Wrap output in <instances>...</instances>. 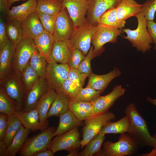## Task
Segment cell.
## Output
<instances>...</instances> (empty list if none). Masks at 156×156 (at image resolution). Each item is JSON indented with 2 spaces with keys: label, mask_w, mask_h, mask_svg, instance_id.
<instances>
[{
  "label": "cell",
  "mask_w": 156,
  "mask_h": 156,
  "mask_svg": "<svg viewBox=\"0 0 156 156\" xmlns=\"http://www.w3.org/2000/svg\"><path fill=\"white\" fill-rule=\"evenodd\" d=\"M125 113L130 122L128 133L139 146L153 147L156 140L151 135L146 122L138 111L135 104L132 103L128 105Z\"/></svg>",
  "instance_id": "obj_1"
},
{
  "label": "cell",
  "mask_w": 156,
  "mask_h": 156,
  "mask_svg": "<svg viewBox=\"0 0 156 156\" xmlns=\"http://www.w3.org/2000/svg\"><path fill=\"white\" fill-rule=\"evenodd\" d=\"M138 25L137 28L131 30L128 28H122L126 36H122L128 40L138 51L145 53L151 48V44L153 43L152 39L148 31L146 23L147 21L144 17L142 12L138 14Z\"/></svg>",
  "instance_id": "obj_2"
},
{
  "label": "cell",
  "mask_w": 156,
  "mask_h": 156,
  "mask_svg": "<svg viewBox=\"0 0 156 156\" xmlns=\"http://www.w3.org/2000/svg\"><path fill=\"white\" fill-rule=\"evenodd\" d=\"M78 127L75 128L61 134L57 135L51 141L48 149L53 153L59 151H68L67 156L78 155V148L81 140Z\"/></svg>",
  "instance_id": "obj_3"
},
{
  "label": "cell",
  "mask_w": 156,
  "mask_h": 156,
  "mask_svg": "<svg viewBox=\"0 0 156 156\" xmlns=\"http://www.w3.org/2000/svg\"><path fill=\"white\" fill-rule=\"evenodd\" d=\"M0 87L16 103L17 111H21L27 92L21 77L12 72L0 80Z\"/></svg>",
  "instance_id": "obj_4"
},
{
  "label": "cell",
  "mask_w": 156,
  "mask_h": 156,
  "mask_svg": "<svg viewBox=\"0 0 156 156\" xmlns=\"http://www.w3.org/2000/svg\"><path fill=\"white\" fill-rule=\"evenodd\" d=\"M139 146L128 133L121 134L118 141H107L103 145V153L106 156H124L136 154Z\"/></svg>",
  "instance_id": "obj_5"
},
{
  "label": "cell",
  "mask_w": 156,
  "mask_h": 156,
  "mask_svg": "<svg viewBox=\"0 0 156 156\" xmlns=\"http://www.w3.org/2000/svg\"><path fill=\"white\" fill-rule=\"evenodd\" d=\"M36 49L33 39L29 38L22 39L15 47L12 71L20 76L23 70Z\"/></svg>",
  "instance_id": "obj_6"
},
{
  "label": "cell",
  "mask_w": 156,
  "mask_h": 156,
  "mask_svg": "<svg viewBox=\"0 0 156 156\" xmlns=\"http://www.w3.org/2000/svg\"><path fill=\"white\" fill-rule=\"evenodd\" d=\"M115 119L114 113L108 112L94 115L85 120L83 129L81 148L84 147L91 140L99 134L104 125Z\"/></svg>",
  "instance_id": "obj_7"
},
{
  "label": "cell",
  "mask_w": 156,
  "mask_h": 156,
  "mask_svg": "<svg viewBox=\"0 0 156 156\" xmlns=\"http://www.w3.org/2000/svg\"><path fill=\"white\" fill-rule=\"evenodd\" d=\"M54 128H47L40 133L26 141L21 150L22 156H34L39 152L48 149L53 137Z\"/></svg>",
  "instance_id": "obj_8"
},
{
  "label": "cell",
  "mask_w": 156,
  "mask_h": 156,
  "mask_svg": "<svg viewBox=\"0 0 156 156\" xmlns=\"http://www.w3.org/2000/svg\"><path fill=\"white\" fill-rule=\"evenodd\" d=\"M96 26L88 22L81 27L74 28L71 38L68 40L72 51L75 48L78 49L86 56L91 47L92 38Z\"/></svg>",
  "instance_id": "obj_9"
},
{
  "label": "cell",
  "mask_w": 156,
  "mask_h": 156,
  "mask_svg": "<svg viewBox=\"0 0 156 156\" xmlns=\"http://www.w3.org/2000/svg\"><path fill=\"white\" fill-rule=\"evenodd\" d=\"M123 33L122 29L98 24L91 42L94 55L102 52L106 43L117 42L118 37Z\"/></svg>",
  "instance_id": "obj_10"
},
{
  "label": "cell",
  "mask_w": 156,
  "mask_h": 156,
  "mask_svg": "<svg viewBox=\"0 0 156 156\" xmlns=\"http://www.w3.org/2000/svg\"><path fill=\"white\" fill-rule=\"evenodd\" d=\"M70 68L68 64H58L54 61L48 62L45 76L49 88L55 91L68 78Z\"/></svg>",
  "instance_id": "obj_11"
},
{
  "label": "cell",
  "mask_w": 156,
  "mask_h": 156,
  "mask_svg": "<svg viewBox=\"0 0 156 156\" xmlns=\"http://www.w3.org/2000/svg\"><path fill=\"white\" fill-rule=\"evenodd\" d=\"M74 26L66 8L64 6L57 15L53 34L54 42L68 40L74 31Z\"/></svg>",
  "instance_id": "obj_12"
},
{
  "label": "cell",
  "mask_w": 156,
  "mask_h": 156,
  "mask_svg": "<svg viewBox=\"0 0 156 156\" xmlns=\"http://www.w3.org/2000/svg\"><path fill=\"white\" fill-rule=\"evenodd\" d=\"M121 0H86L87 6V19L90 24L97 25L101 15L110 9L116 8Z\"/></svg>",
  "instance_id": "obj_13"
},
{
  "label": "cell",
  "mask_w": 156,
  "mask_h": 156,
  "mask_svg": "<svg viewBox=\"0 0 156 156\" xmlns=\"http://www.w3.org/2000/svg\"><path fill=\"white\" fill-rule=\"evenodd\" d=\"M64 6L66 8L74 26L76 28L88 22L86 17L87 6L86 0H62Z\"/></svg>",
  "instance_id": "obj_14"
},
{
  "label": "cell",
  "mask_w": 156,
  "mask_h": 156,
  "mask_svg": "<svg viewBox=\"0 0 156 156\" xmlns=\"http://www.w3.org/2000/svg\"><path fill=\"white\" fill-rule=\"evenodd\" d=\"M126 90L121 85H117L109 93L103 96L100 95L92 102L93 116L108 112L116 101L124 95Z\"/></svg>",
  "instance_id": "obj_15"
},
{
  "label": "cell",
  "mask_w": 156,
  "mask_h": 156,
  "mask_svg": "<svg viewBox=\"0 0 156 156\" xmlns=\"http://www.w3.org/2000/svg\"><path fill=\"white\" fill-rule=\"evenodd\" d=\"M49 88L45 76L40 77L35 85L27 92L23 111H29L36 108L39 100Z\"/></svg>",
  "instance_id": "obj_16"
},
{
  "label": "cell",
  "mask_w": 156,
  "mask_h": 156,
  "mask_svg": "<svg viewBox=\"0 0 156 156\" xmlns=\"http://www.w3.org/2000/svg\"><path fill=\"white\" fill-rule=\"evenodd\" d=\"M143 6L135 0H121L116 8L118 21L126 22L128 18L136 17L142 11Z\"/></svg>",
  "instance_id": "obj_17"
},
{
  "label": "cell",
  "mask_w": 156,
  "mask_h": 156,
  "mask_svg": "<svg viewBox=\"0 0 156 156\" xmlns=\"http://www.w3.org/2000/svg\"><path fill=\"white\" fill-rule=\"evenodd\" d=\"M23 39H34L42 33L44 29L36 12L30 14L21 22Z\"/></svg>",
  "instance_id": "obj_18"
},
{
  "label": "cell",
  "mask_w": 156,
  "mask_h": 156,
  "mask_svg": "<svg viewBox=\"0 0 156 156\" xmlns=\"http://www.w3.org/2000/svg\"><path fill=\"white\" fill-rule=\"evenodd\" d=\"M25 127L32 131H43L48 128V124L41 122L37 109L28 111H18L15 114Z\"/></svg>",
  "instance_id": "obj_19"
},
{
  "label": "cell",
  "mask_w": 156,
  "mask_h": 156,
  "mask_svg": "<svg viewBox=\"0 0 156 156\" xmlns=\"http://www.w3.org/2000/svg\"><path fill=\"white\" fill-rule=\"evenodd\" d=\"M121 74L120 70L116 67L112 71L104 75H97L92 73L89 76L86 87L92 88L102 93L113 80Z\"/></svg>",
  "instance_id": "obj_20"
},
{
  "label": "cell",
  "mask_w": 156,
  "mask_h": 156,
  "mask_svg": "<svg viewBox=\"0 0 156 156\" xmlns=\"http://www.w3.org/2000/svg\"><path fill=\"white\" fill-rule=\"evenodd\" d=\"M37 0H27L25 3L12 7L6 18L7 21H17L21 22L36 11Z\"/></svg>",
  "instance_id": "obj_21"
},
{
  "label": "cell",
  "mask_w": 156,
  "mask_h": 156,
  "mask_svg": "<svg viewBox=\"0 0 156 156\" xmlns=\"http://www.w3.org/2000/svg\"><path fill=\"white\" fill-rule=\"evenodd\" d=\"M15 47L9 40L0 49V80L12 72V67Z\"/></svg>",
  "instance_id": "obj_22"
},
{
  "label": "cell",
  "mask_w": 156,
  "mask_h": 156,
  "mask_svg": "<svg viewBox=\"0 0 156 156\" xmlns=\"http://www.w3.org/2000/svg\"><path fill=\"white\" fill-rule=\"evenodd\" d=\"M33 40L39 53L47 62H50L51 53L54 42L53 35L44 30Z\"/></svg>",
  "instance_id": "obj_23"
},
{
  "label": "cell",
  "mask_w": 156,
  "mask_h": 156,
  "mask_svg": "<svg viewBox=\"0 0 156 156\" xmlns=\"http://www.w3.org/2000/svg\"><path fill=\"white\" fill-rule=\"evenodd\" d=\"M71 51L68 40L54 42L51 53L50 61L68 64Z\"/></svg>",
  "instance_id": "obj_24"
},
{
  "label": "cell",
  "mask_w": 156,
  "mask_h": 156,
  "mask_svg": "<svg viewBox=\"0 0 156 156\" xmlns=\"http://www.w3.org/2000/svg\"><path fill=\"white\" fill-rule=\"evenodd\" d=\"M57 94L54 89L49 88L39 100L36 108L38 112L41 122L48 124L47 114Z\"/></svg>",
  "instance_id": "obj_25"
},
{
  "label": "cell",
  "mask_w": 156,
  "mask_h": 156,
  "mask_svg": "<svg viewBox=\"0 0 156 156\" xmlns=\"http://www.w3.org/2000/svg\"><path fill=\"white\" fill-rule=\"evenodd\" d=\"M68 109L79 120H85L93 116L92 103H86L75 100H70Z\"/></svg>",
  "instance_id": "obj_26"
},
{
  "label": "cell",
  "mask_w": 156,
  "mask_h": 156,
  "mask_svg": "<svg viewBox=\"0 0 156 156\" xmlns=\"http://www.w3.org/2000/svg\"><path fill=\"white\" fill-rule=\"evenodd\" d=\"M59 116V123L53 133V137L78 127L82 125V121L78 119L69 110Z\"/></svg>",
  "instance_id": "obj_27"
},
{
  "label": "cell",
  "mask_w": 156,
  "mask_h": 156,
  "mask_svg": "<svg viewBox=\"0 0 156 156\" xmlns=\"http://www.w3.org/2000/svg\"><path fill=\"white\" fill-rule=\"evenodd\" d=\"M129 127V119L126 115L117 121H110L107 123L102 127L99 133L105 135L107 134H121L128 133Z\"/></svg>",
  "instance_id": "obj_28"
},
{
  "label": "cell",
  "mask_w": 156,
  "mask_h": 156,
  "mask_svg": "<svg viewBox=\"0 0 156 156\" xmlns=\"http://www.w3.org/2000/svg\"><path fill=\"white\" fill-rule=\"evenodd\" d=\"M63 7L62 0H37L36 12L57 16Z\"/></svg>",
  "instance_id": "obj_29"
},
{
  "label": "cell",
  "mask_w": 156,
  "mask_h": 156,
  "mask_svg": "<svg viewBox=\"0 0 156 156\" xmlns=\"http://www.w3.org/2000/svg\"><path fill=\"white\" fill-rule=\"evenodd\" d=\"M30 130L22 125L7 147L8 156H14L21 150L29 133Z\"/></svg>",
  "instance_id": "obj_30"
},
{
  "label": "cell",
  "mask_w": 156,
  "mask_h": 156,
  "mask_svg": "<svg viewBox=\"0 0 156 156\" xmlns=\"http://www.w3.org/2000/svg\"><path fill=\"white\" fill-rule=\"evenodd\" d=\"M57 93L48 112V118L53 116H59L69 110L68 103L70 99L62 94Z\"/></svg>",
  "instance_id": "obj_31"
},
{
  "label": "cell",
  "mask_w": 156,
  "mask_h": 156,
  "mask_svg": "<svg viewBox=\"0 0 156 156\" xmlns=\"http://www.w3.org/2000/svg\"><path fill=\"white\" fill-rule=\"evenodd\" d=\"M5 27L9 40L15 47L23 39L21 22L17 21H7L5 22Z\"/></svg>",
  "instance_id": "obj_32"
},
{
  "label": "cell",
  "mask_w": 156,
  "mask_h": 156,
  "mask_svg": "<svg viewBox=\"0 0 156 156\" xmlns=\"http://www.w3.org/2000/svg\"><path fill=\"white\" fill-rule=\"evenodd\" d=\"M22 125L21 121L15 114L8 116V125L5 135L2 140L8 147Z\"/></svg>",
  "instance_id": "obj_33"
},
{
  "label": "cell",
  "mask_w": 156,
  "mask_h": 156,
  "mask_svg": "<svg viewBox=\"0 0 156 156\" xmlns=\"http://www.w3.org/2000/svg\"><path fill=\"white\" fill-rule=\"evenodd\" d=\"M105 135L99 133L86 145L83 150L78 154L80 156H92L99 152L105 138Z\"/></svg>",
  "instance_id": "obj_34"
},
{
  "label": "cell",
  "mask_w": 156,
  "mask_h": 156,
  "mask_svg": "<svg viewBox=\"0 0 156 156\" xmlns=\"http://www.w3.org/2000/svg\"><path fill=\"white\" fill-rule=\"evenodd\" d=\"M20 77L27 92L35 85L40 78L36 72L30 66L29 62L23 70Z\"/></svg>",
  "instance_id": "obj_35"
},
{
  "label": "cell",
  "mask_w": 156,
  "mask_h": 156,
  "mask_svg": "<svg viewBox=\"0 0 156 156\" xmlns=\"http://www.w3.org/2000/svg\"><path fill=\"white\" fill-rule=\"evenodd\" d=\"M125 23L118 21L116 8L105 12L100 16L98 21V24L104 25L120 29H122L125 26Z\"/></svg>",
  "instance_id": "obj_36"
},
{
  "label": "cell",
  "mask_w": 156,
  "mask_h": 156,
  "mask_svg": "<svg viewBox=\"0 0 156 156\" xmlns=\"http://www.w3.org/2000/svg\"><path fill=\"white\" fill-rule=\"evenodd\" d=\"M47 63L37 49L34 51L29 62L30 66L40 77L45 76Z\"/></svg>",
  "instance_id": "obj_37"
},
{
  "label": "cell",
  "mask_w": 156,
  "mask_h": 156,
  "mask_svg": "<svg viewBox=\"0 0 156 156\" xmlns=\"http://www.w3.org/2000/svg\"><path fill=\"white\" fill-rule=\"evenodd\" d=\"M17 111L16 105L0 87V112L8 116L15 114Z\"/></svg>",
  "instance_id": "obj_38"
},
{
  "label": "cell",
  "mask_w": 156,
  "mask_h": 156,
  "mask_svg": "<svg viewBox=\"0 0 156 156\" xmlns=\"http://www.w3.org/2000/svg\"><path fill=\"white\" fill-rule=\"evenodd\" d=\"M81 88L67 78L55 91L57 93L65 95L70 100L76 97Z\"/></svg>",
  "instance_id": "obj_39"
},
{
  "label": "cell",
  "mask_w": 156,
  "mask_h": 156,
  "mask_svg": "<svg viewBox=\"0 0 156 156\" xmlns=\"http://www.w3.org/2000/svg\"><path fill=\"white\" fill-rule=\"evenodd\" d=\"M101 92L92 88H81L74 99L86 103H92L100 96Z\"/></svg>",
  "instance_id": "obj_40"
},
{
  "label": "cell",
  "mask_w": 156,
  "mask_h": 156,
  "mask_svg": "<svg viewBox=\"0 0 156 156\" xmlns=\"http://www.w3.org/2000/svg\"><path fill=\"white\" fill-rule=\"evenodd\" d=\"M94 55L93 46L91 47L88 53L79 65L77 69L81 73L86 74L88 77L92 73L91 61Z\"/></svg>",
  "instance_id": "obj_41"
},
{
  "label": "cell",
  "mask_w": 156,
  "mask_h": 156,
  "mask_svg": "<svg viewBox=\"0 0 156 156\" xmlns=\"http://www.w3.org/2000/svg\"><path fill=\"white\" fill-rule=\"evenodd\" d=\"M38 15L44 30L53 35L57 16L42 13Z\"/></svg>",
  "instance_id": "obj_42"
},
{
  "label": "cell",
  "mask_w": 156,
  "mask_h": 156,
  "mask_svg": "<svg viewBox=\"0 0 156 156\" xmlns=\"http://www.w3.org/2000/svg\"><path fill=\"white\" fill-rule=\"evenodd\" d=\"M85 57L80 50L77 48L73 49L72 51L68 63L70 69H77Z\"/></svg>",
  "instance_id": "obj_43"
},
{
  "label": "cell",
  "mask_w": 156,
  "mask_h": 156,
  "mask_svg": "<svg viewBox=\"0 0 156 156\" xmlns=\"http://www.w3.org/2000/svg\"><path fill=\"white\" fill-rule=\"evenodd\" d=\"M88 76L81 73L77 69H70L68 78L80 88H83L86 78Z\"/></svg>",
  "instance_id": "obj_44"
},
{
  "label": "cell",
  "mask_w": 156,
  "mask_h": 156,
  "mask_svg": "<svg viewBox=\"0 0 156 156\" xmlns=\"http://www.w3.org/2000/svg\"><path fill=\"white\" fill-rule=\"evenodd\" d=\"M143 5L142 12L147 21H153L156 12V0H148Z\"/></svg>",
  "instance_id": "obj_45"
},
{
  "label": "cell",
  "mask_w": 156,
  "mask_h": 156,
  "mask_svg": "<svg viewBox=\"0 0 156 156\" xmlns=\"http://www.w3.org/2000/svg\"><path fill=\"white\" fill-rule=\"evenodd\" d=\"M4 18L3 17L0 16V49L6 44L9 40L6 30Z\"/></svg>",
  "instance_id": "obj_46"
},
{
  "label": "cell",
  "mask_w": 156,
  "mask_h": 156,
  "mask_svg": "<svg viewBox=\"0 0 156 156\" xmlns=\"http://www.w3.org/2000/svg\"><path fill=\"white\" fill-rule=\"evenodd\" d=\"M146 25L148 31L155 44L154 49L156 52V23L153 21H147Z\"/></svg>",
  "instance_id": "obj_47"
},
{
  "label": "cell",
  "mask_w": 156,
  "mask_h": 156,
  "mask_svg": "<svg viewBox=\"0 0 156 156\" xmlns=\"http://www.w3.org/2000/svg\"><path fill=\"white\" fill-rule=\"evenodd\" d=\"M8 116L5 114H0V140L4 137L8 125Z\"/></svg>",
  "instance_id": "obj_48"
},
{
  "label": "cell",
  "mask_w": 156,
  "mask_h": 156,
  "mask_svg": "<svg viewBox=\"0 0 156 156\" xmlns=\"http://www.w3.org/2000/svg\"><path fill=\"white\" fill-rule=\"evenodd\" d=\"M8 0H0V16L5 18L10 10Z\"/></svg>",
  "instance_id": "obj_49"
},
{
  "label": "cell",
  "mask_w": 156,
  "mask_h": 156,
  "mask_svg": "<svg viewBox=\"0 0 156 156\" xmlns=\"http://www.w3.org/2000/svg\"><path fill=\"white\" fill-rule=\"evenodd\" d=\"M7 146L3 140H0V156H8Z\"/></svg>",
  "instance_id": "obj_50"
},
{
  "label": "cell",
  "mask_w": 156,
  "mask_h": 156,
  "mask_svg": "<svg viewBox=\"0 0 156 156\" xmlns=\"http://www.w3.org/2000/svg\"><path fill=\"white\" fill-rule=\"evenodd\" d=\"M54 153L49 149L41 151L35 154L34 156H53Z\"/></svg>",
  "instance_id": "obj_51"
},
{
  "label": "cell",
  "mask_w": 156,
  "mask_h": 156,
  "mask_svg": "<svg viewBox=\"0 0 156 156\" xmlns=\"http://www.w3.org/2000/svg\"><path fill=\"white\" fill-rule=\"evenodd\" d=\"M153 137L156 140V142L153 148L148 153H144L141 155L142 156H156V134L154 135Z\"/></svg>",
  "instance_id": "obj_52"
},
{
  "label": "cell",
  "mask_w": 156,
  "mask_h": 156,
  "mask_svg": "<svg viewBox=\"0 0 156 156\" xmlns=\"http://www.w3.org/2000/svg\"><path fill=\"white\" fill-rule=\"evenodd\" d=\"M147 101L150 103L156 106V99H152L148 96L147 97Z\"/></svg>",
  "instance_id": "obj_53"
},
{
  "label": "cell",
  "mask_w": 156,
  "mask_h": 156,
  "mask_svg": "<svg viewBox=\"0 0 156 156\" xmlns=\"http://www.w3.org/2000/svg\"><path fill=\"white\" fill-rule=\"evenodd\" d=\"M26 0H8L9 5L10 7L14 3L20 1Z\"/></svg>",
  "instance_id": "obj_54"
},
{
  "label": "cell",
  "mask_w": 156,
  "mask_h": 156,
  "mask_svg": "<svg viewBox=\"0 0 156 156\" xmlns=\"http://www.w3.org/2000/svg\"></svg>",
  "instance_id": "obj_55"
}]
</instances>
